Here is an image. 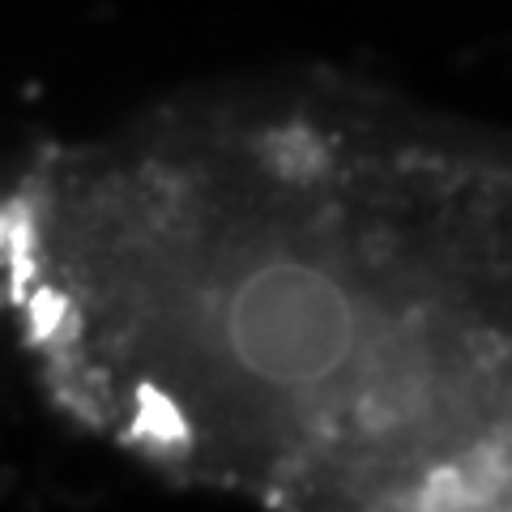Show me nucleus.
Listing matches in <instances>:
<instances>
[{
    "label": "nucleus",
    "instance_id": "1",
    "mask_svg": "<svg viewBox=\"0 0 512 512\" xmlns=\"http://www.w3.org/2000/svg\"><path fill=\"white\" fill-rule=\"evenodd\" d=\"M0 320L171 487L512 512V141L346 86L197 94L0 180Z\"/></svg>",
    "mask_w": 512,
    "mask_h": 512
}]
</instances>
